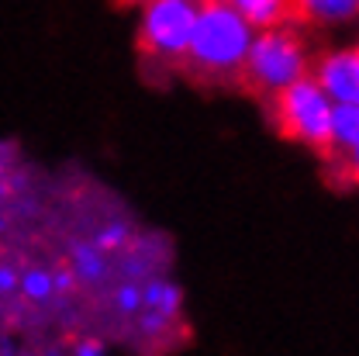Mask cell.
I'll use <instances>...</instances> for the list:
<instances>
[{"label": "cell", "instance_id": "1", "mask_svg": "<svg viewBox=\"0 0 359 356\" xmlns=\"http://www.w3.org/2000/svg\"><path fill=\"white\" fill-rule=\"evenodd\" d=\"M252 39H256V28L228 0H201V14H197L183 66H190L204 80L242 77Z\"/></svg>", "mask_w": 359, "mask_h": 356}, {"label": "cell", "instance_id": "2", "mask_svg": "<svg viewBox=\"0 0 359 356\" xmlns=\"http://www.w3.org/2000/svg\"><path fill=\"white\" fill-rule=\"evenodd\" d=\"M308 73H311L308 45L290 28V21L256 32V39L249 45V55H245V66H242L245 84L256 93H263L269 100V97H276L283 87L297 84Z\"/></svg>", "mask_w": 359, "mask_h": 356}, {"label": "cell", "instance_id": "3", "mask_svg": "<svg viewBox=\"0 0 359 356\" xmlns=\"http://www.w3.org/2000/svg\"><path fill=\"white\" fill-rule=\"evenodd\" d=\"M269 111L287 138H294L308 149H318V152H332L335 100L321 90V84L311 73L301 77L297 84L283 87L276 97H269Z\"/></svg>", "mask_w": 359, "mask_h": 356}, {"label": "cell", "instance_id": "4", "mask_svg": "<svg viewBox=\"0 0 359 356\" xmlns=\"http://www.w3.org/2000/svg\"><path fill=\"white\" fill-rule=\"evenodd\" d=\"M201 0H138V48L156 62H183L194 39Z\"/></svg>", "mask_w": 359, "mask_h": 356}, {"label": "cell", "instance_id": "5", "mask_svg": "<svg viewBox=\"0 0 359 356\" xmlns=\"http://www.w3.org/2000/svg\"><path fill=\"white\" fill-rule=\"evenodd\" d=\"M311 77L335 104L359 107V45L328 48L325 55L314 59Z\"/></svg>", "mask_w": 359, "mask_h": 356}, {"label": "cell", "instance_id": "6", "mask_svg": "<svg viewBox=\"0 0 359 356\" xmlns=\"http://www.w3.org/2000/svg\"><path fill=\"white\" fill-rule=\"evenodd\" d=\"M294 18L321 25V28H335V25H349L359 18V0H290Z\"/></svg>", "mask_w": 359, "mask_h": 356}, {"label": "cell", "instance_id": "7", "mask_svg": "<svg viewBox=\"0 0 359 356\" xmlns=\"http://www.w3.org/2000/svg\"><path fill=\"white\" fill-rule=\"evenodd\" d=\"M142 280H145V284H142V308L159 312L177 322L180 312H183V287H180L177 280L163 277V273H149V277H142Z\"/></svg>", "mask_w": 359, "mask_h": 356}, {"label": "cell", "instance_id": "8", "mask_svg": "<svg viewBox=\"0 0 359 356\" xmlns=\"http://www.w3.org/2000/svg\"><path fill=\"white\" fill-rule=\"evenodd\" d=\"M256 32L259 28H276V25H287L294 18V7L290 0H228Z\"/></svg>", "mask_w": 359, "mask_h": 356}, {"label": "cell", "instance_id": "9", "mask_svg": "<svg viewBox=\"0 0 359 356\" xmlns=\"http://www.w3.org/2000/svg\"><path fill=\"white\" fill-rule=\"evenodd\" d=\"M69 270L76 277V284H100L107 277V256L93 246V242H83V239H73L69 242Z\"/></svg>", "mask_w": 359, "mask_h": 356}, {"label": "cell", "instance_id": "10", "mask_svg": "<svg viewBox=\"0 0 359 356\" xmlns=\"http://www.w3.org/2000/svg\"><path fill=\"white\" fill-rule=\"evenodd\" d=\"M359 149V107L349 104H335V118H332V152L346 156Z\"/></svg>", "mask_w": 359, "mask_h": 356}, {"label": "cell", "instance_id": "11", "mask_svg": "<svg viewBox=\"0 0 359 356\" xmlns=\"http://www.w3.org/2000/svg\"><path fill=\"white\" fill-rule=\"evenodd\" d=\"M18 294L32 305H48L55 298V273L48 267H25L21 270V287Z\"/></svg>", "mask_w": 359, "mask_h": 356}, {"label": "cell", "instance_id": "12", "mask_svg": "<svg viewBox=\"0 0 359 356\" xmlns=\"http://www.w3.org/2000/svg\"><path fill=\"white\" fill-rule=\"evenodd\" d=\"M90 242L104 253V256H111V253H125L128 246H132V225L128 222H107L100 225L93 235H90Z\"/></svg>", "mask_w": 359, "mask_h": 356}, {"label": "cell", "instance_id": "13", "mask_svg": "<svg viewBox=\"0 0 359 356\" xmlns=\"http://www.w3.org/2000/svg\"><path fill=\"white\" fill-rule=\"evenodd\" d=\"M114 308L125 318H135L142 312V284L138 280H125V284L114 287Z\"/></svg>", "mask_w": 359, "mask_h": 356}, {"label": "cell", "instance_id": "14", "mask_svg": "<svg viewBox=\"0 0 359 356\" xmlns=\"http://www.w3.org/2000/svg\"><path fill=\"white\" fill-rule=\"evenodd\" d=\"M18 163H21L18 142H14V138H0V180L11 177V173L18 170Z\"/></svg>", "mask_w": 359, "mask_h": 356}, {"label": "cell", "instance_id": "15", "mask_svg": "<svg viewBox=\"0 0 359 356\" xmlns=\"http://www.w3.org/2000/svg\"><path fill=\"white\" fill-rule=\"evenodd\" d=\"M21 287V270L7 260H0V298H14Z\"/></svg>", "mask_w": 359, "mask_h": 356}, {"label": "cell", "instance_id": "16", "mask_svg": "<svg viewBox=\"0 0 359 356\" xmlns=\"http://www.w3.org/2000/svg\"><path fill=\"white\" fill-rule=\"evenodd\" d=\"M52 273H55V294H73L76 291V277H73L69 267H59V270H52Z\"/></svg>", "mask_w": 359, "mask_h": 356}, {"label": "cell", "instance_id": "17", "mask_svg": "<svg viewBox=\"0 0 359 356\" xmlns=\"http://www.w3.org/2000/svg\"><path fill=\"white\" fill-rule=\"evenodd\" d=\"M73 356H107V346H104L100 339H93V336H87V339H80V343H76V350H73Z\"/></svg>", "mask_w": 359, "mask_h": 356}, {"label": "cell", "instance_id": "18", "mask_svg": "<svg viewBox=\"0 0 359 356\" xmlns=\"http://www.w3.org/2000/svg\"><path fill=\"white\" fill-rule=\"evenodd\" d=\"M342 163H346V173H349V180H356V183H359V149L346 152V156H342Z\"/></svg>", "mask_w": 359, "mask_h": 356}, {"label": "cell", "instance_id": "19", "mask_svg": "<svg viewBox=\"0 0 359 356\" xmlns=\"http://www.w3.org/2000/svg\"><path fill=\"white\" fill-rule=\"evenodd\" d=\"M42 356H62V353H59V350H48V353H42Z\"/></svg>", "mask_w": 359, "mask_h": 356}]
</instances>
